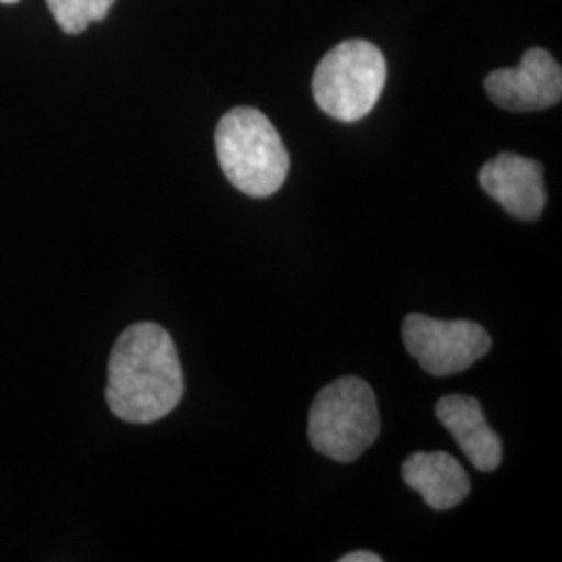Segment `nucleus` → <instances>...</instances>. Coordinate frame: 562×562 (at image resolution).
I'll use <instances>...</instances> for the list:
<instances>
[{
  "label": "nucleus",
  "instance_id": "nucleus-1",
  "mask_svg": "<svg viewBox=\"0 0 562 562\" xmlns=\"http://www.w3.org/2000/svg\"><path fill=\"white\" fill-rule=\"evenodd\" d=\"M183 398L178 348L157 323H136L121 334L111 359L106 402L121 422L155 423Z\"/></svg>",
  "mask_w": 562,
  "mask_h": 562
},
{
  "label": "nucleus",
  "instance_id": "nucleus-2",
  "mask_svg": "<svg viewBox=\"0 0 562 562\" xmlns=\"http://www.w3.org/2000/svg\"><path fill=\"white\" fill-rule=\"evenodd\" d=\"M215 146L225 178L246 196L267 199L288 178L290 157L280 134L252 106H238L223 115Z\"/></svg>",
  "mask_w": 562,
  "mask_h": 562
},
{
  "label": "nucleus",
  "instance_id": "nucleus-3",
  "mask_svg": "<svg viewBox=\"0 0 562 562\" xmlns=\"http://www.w3.org/2000/svg\"><path fill=\"white\" fill-rule=\"evenodd\" d=\"M380 427L375 394L359 378H340L325 385L311 404L308 440L331 461H357L375 443Z\"/></svg>",
  "mask_w": 562,
  "mask_h": 562
},
{
  "label": "nucleus",
  "instance_id": "nucleus-4",
  "mask_svg": "<svg viewBox=\"0 0 562 562\" xmlns=\"http://www.w3.org/2000/svg\"><path fill=\"white\" fill-rule=\"evenodd\" d=\"M387 67L382 50L367 41L331 48L315 69L313 97L323 113L352 123L367 117L382 97Z\"/></svg>",
  "mask_w": 562,
  "mask_h": 562
},
{
  "label": "nucleus",
  "instance_id": "nucleus-5",
  "mask_svg": "<svg viewBox=\"0 0 562 562\" xmlns=\"http://www.w3.org/2000/svg\"><path fill=\"white\" fill-rule=\"evenodd\" d=\"M402 341L423 371L436 378L467 371L492 348V338L480 323L443 322L422 313H413L402 322Z\"/></svg>",
  "mask_w": 562,
  "mask_h": 562
},
{
  "label": "nucleus",
  "instance_id": "nucleus-6",
  "mask_svg": "<svg viewBox=\"0 0 562 562\" xmlns=\"http://www.w3.org/2000/svg\"><path fill=\"white\" fill-rule=\"evenodd\" d=\"M487 97L506 111L529 113L561 102V65L543 48H529L513 69H496L485 78Z\"/></svg>",
  "mask_w": 562,
  "mask_h": 562
},
{
  "label": "nucleus",
  "instance_id": "nucleus-7",
  "mask_svg": "<svg viewBox=\"0 0 562 562\" xmlns=\"http://www.w3.org/2000/svg\"><path fill=\"white\" fill-rule=\"evenodd\" d=\"M480 183L487 196L521 222H536L543 213V169L538 161L515 153H501L483 165Z\"/></svg>",
  "mask_w": 562,
  "mask_h": 562
},
{
  "label": "nucleus",
  "instance_id": "nucleus-8",
  "mask_svg": "<svg viewBox=\"0 0 562 562\" xmlns=\"http://www.w3.org/2000/svg\"><path fill=\"white\" fill-rule=\"evenodd\" d=\"M436 417L477 471L490 473L498 469L503 462V442L485 422L480 401L462 394L443 396L436 404Z\"/></svg>",
  "mask_w": 562,
  "mask_h": 562
},
{
  "label": "nucleus",
  "instance_id": "nucleus-9",
  "mask_svg": "<svg viewBox=\"0 0 562 562\" xmlns=\"http://www.w3.org/2000/svg\"><path fill=\"white\" fill-rule=\"evenodd\" d=\"M402 480L434 510H450L469 496L471 482L448 452H415L402 462Z\"/></svg>",
  "mask_w": 562,
  "mask_h": 562
},
{
  "label": "nucleus",
  "instance_id": "nucleus-10",
  "mask_svg": "<svg viewBox=\"0 0 562 562\" xmlns=\"http://www.w3.org/2000/svg\"><path fill=\"white\" fill-rule=\"evenodd\" d=\"M53 18L67 34H81L90 23L106 18L115 0H46Z\"/></svg>",
  "mask_w": 562,
  "mask_h": 562
},
{
  "label": "nucleus",
  "instance_id": "nucleus-11",
  "mask_svg": "<svg viewBox=\"0 0 562 562\" xmlns=\"http://www.w3.org/2000/svg\"><path fill=\"white\" fill-rule=\"evenodd\" d=\"M341 562H382V557H378L375 552H369V550H357V552H350L346 557H341Z\"/></svg>",
  "mask_w": 562,
  "mask_h": 562
},
{
  "label": "nucleus",
  "instance_id": "nucleus-12",
  "mask_svg": "<svg viewBox=\"0 0 562 562\" xmlns=\"http://www.w3.org/2000/svg\"><path fill=\"white\" fill-rule=\"evenodd\" d=\"M0 2H7V4H11V2H18V0H0Z\"/></svg>",
  "mask_w": 562,
  "mask_h": 562
}]
</instances>
